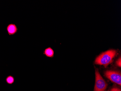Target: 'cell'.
Instances as JSON below:
<instances>
[{
  "mask_svg": "<svg viewBox=\"0 0 121 91\" xmlns=\"http://www.w3.org/2000/svg\"><path fill=\"white\" fill-rule=\"evenodd\" d=\"M6 30L9 35H13L17 33L18 28L15 24H10L7 26Z\"/></svg>",
  "mask_w": 121,
  "mask_h": 91,
  "instance_id": "cell-4",
  "label": "cell"
},
{
  "mask_svg": "<svg viewBox=\"0 0 121 91\" xmlns=\"http://www.w3.org/2000/svg\"><path fill=\"white\" fill-rule=\"evenodd\" d=\"M107 85L102 78L98 69H95V83L94 91H104Z\"/></svg>",
  "mask_w": 121,
  "mask_h": 91,
  "instance_id": "cell-2",
  "label": "cell"
},
{
  "mask_svg": "<svg viewBox=\"0 0 121 91\" xmlns=\"http://www.w3.org/2000/svg\"><path fill=\"white\" fill-rule=\"evenodd\" d=\"M108 91H121V90L119 88H117V87H114V88H112L110 90Z\"/></svg>",
  "mask_w": 121,
  "mask_h": 91,
  "instance_id": "cell-8",
  "label": "cell"
},
{
  "mask_svg": "<svg viewBox=\"0 0 121 91\" xmlns=\"http://www.w3.org/2000/svg\"><path fill=\"white\" fill-rule=\"evenodd\" d=\"M43 54L48 57L53 58L54 55V52L51 48L49 47L44 50Z\"/></svg>",
  "mask_w": 121,
  "mask_h": 91,
  "instance_id": "cell-5",
  "label": "cell"
},
{
  "mask_svg": "<svg viewBox=\"0 0 121 91\" xmlns=\"http://www.w3.org/2000/svg\"><path fill=\"white\" fill-rule=\"evenodd\" d=\"M116 63H117V65L118 66H119V67H121V57H120L117 60V62H116Z\"/></svg>",
  "mask_w": 121,
  "mask_h": 91,
  "instance_id": "cell-7",
  "label": "cell"
},
{
  "mask_svg": "<svg viewBox=\"0 0 121 91\" xmlns=\"http://www.w3.org/2000/svg\"><path fill=\"white\" fill-rule=\"evenodd\" d=\"M117 51L111 50L107 51L98 56L95 60V63L103 65L105 67L112 63L115 56L117 54Z\"/></svg>",
  "mask_w": 121,
  "mask_h": 91,
  "instance_id": "cell-1",
  "label": "cell"
},
{
  "mask_svg": "<svg viewBox=\"0 0 121 91\" xmlns=\"http://www.w3.org/2000/svg\"><path fill=\"white\" fill-rule=\"evenodd\" d=\"M105 76L112 82L121 86V74L119 72L108 70L105 72Z\"/></svg>",
  "mask_w": 121,
  "mask_h": 91,
  "instance_id": "cell-3",
  "label": "cell"
},
{
  "mask_svg": "<svg viewBox=\"0 0 121 91\" xmlns=\"http://www.w3.org/2000/svg\"><path fill=\"white\" fill-rule=\"evenodd\" d=\"M5 81L9 85H12L15 82V78L13 76H9L5 79Z\"/></svg>",
  "mask_w": 121,
  "mask_h": 91,
  "instance_id": "cell-6",
  "label": "cell"
}]
</instances>
